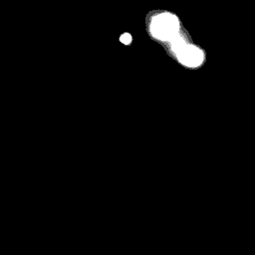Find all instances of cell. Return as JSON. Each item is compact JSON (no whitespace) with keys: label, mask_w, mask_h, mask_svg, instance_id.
Here are the masks:
<instances>
[{"label":"cell","mask_w":255,"mask_h":255,"mask_svg":"<svg viewBox=\"0 0 255 255\" xmlns=\"http://www.w3.org/2000/svg\"><path fill=\"white\" fill-rule=\"evenodd\" d=\"M177 28L176 18L169 14H162L157 16L151 24L152 34L160 39L170 38Z\"/></svg>","instance_id":"6da1fadb"},{"label":"cell","mask_w":255,"mask_h":255,"mask_svg":"<svg viewBox=\"0 0 255 255\" xmlns=\"http://www.w3.org/2000/svg\"><path fill=\"white\" fill-rule=\"evenodd\" d=\"M178 58L187 66H196L200 64L202 55L200 51L194 47H181L178 51Z\"/></svg>","instance_id":"7a4b0ae2"},{"label":"cell","mask_w":255,"mask_h":255,"mask_svg":"<svg viewBox=\"0 0 255 255\" xmlns=\"http://www.w3.org/2000/svg\"><path fill=\"white\" fill-rule=\"evenodd\" d=\"M120 40H121L124 44H128V43L130 42L131 38H130V35H129V34H124V35L121 37Z\"/></svg>","instance_id":"3957f363"}]
</instances>
